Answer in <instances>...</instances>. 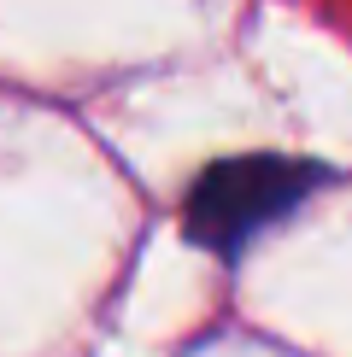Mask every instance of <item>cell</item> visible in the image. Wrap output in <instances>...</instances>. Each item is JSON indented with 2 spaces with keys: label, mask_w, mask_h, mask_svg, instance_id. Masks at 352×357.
Instances as JSON below:
<instances>
[{
  "label": "cell",
  "mask_w": 352,
  "mask_h": 357,
  "mask_svg": "<svg viewBox=\"0 0 352 357\" xmlns=\"http://www.w3.org/2000/svg\"><path fill=\"white\" fill-rule=\"evenodd\" d=\"M317 182H323V170L300 165V158H276V153L223 158L188 193V234L212 252H241L264 222L293 211Z\"/></svg>",
  "instance_id": "obj_1"
}]
</instances>
